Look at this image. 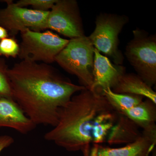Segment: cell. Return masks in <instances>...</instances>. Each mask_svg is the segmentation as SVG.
Listing matches in <instances>:
<instances>
[{
    "instance_id": "cell-15",
    "label": "cell",
    "mask_w": 156,
    "mask_h": 156,
    "mask_svg": "<svg viewBox=\"0 0 156 156\" xmlns=\"http://www.w3.org/2000/svg\"><path fill=\"white\" fill-rule=\"evenodd\" d=\"M102 94L119 113L122 111L136 106L142 102L144 98L139 95L115 93L110 88L103 90Z\"/></svg>"
},
{
    "instance_id": "cell-4",
    "label": "cell",
    "mask_w": 156,
    "mask_h": 156,
    "mask_svg": "<svg viewBox=\"0 0 156 156\" xmlns=\"http://www.w3.org/2000/svg\"><path fill=\"white\" fill-rule=\"evenodd\" d=\"M20 33L18 56L21 60L50 64L69 41L50 30L42 32L26 29Z\"/></svg>"
},
{
    "instance_id": "cell-9",
    "label": "cell",
    "mask_w": 156,
    "mask_h": 156,
    "mask_svg": "<svg viewBox=\"0 0 156 156\" xmlns=\"http://www.w3.org/2000/svg\"><path fill=\"white\" fill-rule=\"evenodd\" d=\"M125 73V67L113 64L108 58L94 49L93 83L91 90L102 94L103 90L113 89Z\"/></svg>"
},
{
    "instance_id": "cell-21",
    "label": "cell",
    "mask_w": 156,
    "mask_h": 156,
    "mask_svg": "<svg viewBox=\"0 0 156 156\" xmlns=\"http://www.w3.org/2000/svg\"><path fill=\"white\" fill-rule=\"evenodd\" d=\"M152 156H156V148H155L154 149L153 151L152 152Z\"/></svg>"
},
{
    "instance_id": "cell-5",
    "label": "cell",
    "mask_w": 156,
    "mask_h": 156,
    "mask_svg": "<svg viewBox=\"0 0 156 156\" xmlns=\"http://www.w3.org/2000/svg\"><path fill=\"white\" fill-rule=\"evenodd\" d=\"M126 46V56L137 74L151 87L156 83V37L136 28Z\"/></svg>"
},
{
    "instance_id": "cell-13",
    "label": "cell",
    "mask_w": 156,
    "mask_h": 156,
    "mask_svg": "<svg viewBox=\"0 0 156 156\" xmlns=\"http://www.w3.org/2000/svg\"><path fill=\"white\" fill-rule=\"evenodd\" d=\"M112 90L119 94L143 96L156 104V92L137 74L125 73Z\"/></svg>"
},
{
    "instance_id": "cell-20",
    "label": "cell",
    "mask_w": 156,
    "mask_h": 156,
    "mask_svg": "<svg viewBox=\"0 0 156 156\" xmlns=\"http://www.w3.org/2000/svg\"><path fill=\"white\" fill-rule=\"evenodd\" d=\"M9 36V33L8 31L2 27L0 26V41Z\"/></svg>"
},
{
    "instance_id": "cell-1",
    "label": "cell",
    "mask_w": 156,
    "mask_h": 156,
    "mask_svg": "<svg viewBox=\"0 0 156 156\" xmlns=\"http://www.w3.org/2000/svg\"><path fill=\"white\" fill-rule=\"evenodd\" d=\"M8 75L14 100L36 126H56L59 109L86 89L43 62L22 60L9 69Z\"/></svg>"
},
{
    "instance_id": "cell-8",
    "label": "cell",
    "mask_w": 156,
    "mask_h": 156,
    "mask_svg": "<svg viewBox=\"0 0 156 156\" xmlns=\"http://www.w3.org/2000/svg\"><path fill=\"white\" fill-rule=\"evenodd\" d=\"M7 7L0 9V26L12 37L26 29L41 32L45 30L49 11H41L17 6L13 1H4Z\"/></svg>"
},
{
    "instance_id": "cell-11",
    "label": "cell",
    "mask_w": 156,
    "mask_h": 156,
    "mask_svg": "<svg viewBox=\"0 0 156 156\" xmlns=\"http://www.w3.org/2000/svg\"><path fill=\"white\" fill-rule=\"evenodd\" d=\"M155 148L148 139L141 134L135 141L123 147L112 148L93 144L89 156H148Z\"/></svg>"
},
{
    "instance_id": "cell-10",
    "label": "cell",
    "mask_w": 156,
    "mask_h": 156,
    "mask_svg": "<svg viewBox=\"0 0 156 156\" xmlns=\"http://www.w3.org/2000/svg\"><path fill=\"white\" fill-rule=\"evenodd\" d=\"M36 126L14 99L0 98V128H12L20 134H26Z\"/></svg>"
},
{
    "instance_id": "cell-17",
    "label": "cell",
    "mask_w": 156,
    "mask_h": 156,
    "mask_svg": "<svg viewBox=\"0 0 156 156\" xmlns=\"http://www.w3.org/2000/svg\"><path fill=\"white\" fill-rule=\"evenodd\" d=\"M20 52V45L14 37H8L0 41V56L16 58Z\"/></svg>"
},
{
    "instance_id": "cell-16",
    "label": "cell",
    "mask_w": 156,
    "mask_h": 156,
    "mask_svg": "<svg viewBox=\"0 0 156 156\" xmlns=\"http://www.w3.org/2000/svg\"><path fill=\"white\" fill-rule=\"evenodd\" d=\"M9 69L5 59L0 58V98H5L14 99L8 75Z\"/></svg>"
},
{
    "instance_id": "cell-14",
    "label": "cell",
    "mask_w": 156,
    "mask_h": 156,
    "mask_svg": "<svg viewBox=\"0 0 156 156\" xmlns=\"http://www.w3.org/2000/svg\"><path fill=\"white\" fill-rule=\"evenodd\" d=\"M119 114L128 117L144 130L156 125V104L146 98L134 107Z\"/></svg>"
},
{
    "instance_id": "cell-19",
    "label": "cell",
    "mask_w": 156,
    "mask_h": 156,
    "mask_svg": "<svg viewBox=\"0 0 156 156\" xmlns=\"http://www.w3.org/2000/svg\"><path fill=\"white\" fill-rule=\"evenodd\" d=\"M14 142V138L9 135L0 136V154L4 149L12 145Z\"/></svg>"
},
{
    "instance_id": "cell-3",
    "label": "cell",
    "mask_w": 156,
    "mask_h": 156,
    "mask_svg": "<svg viewBox=\"0 0 156 156\" xmlns=\"http://www.w3.org/2000/svg\"><path fill=\"white\" fill-rule=\"evenodd\" d=\"M94 49L85 35L70 39L55 60L63 69L76 76L80 86L90 90L93 83Z\"/></svg>"
},
{
    "instance_id": "cell-2",
    "label": "cell",
    "mask_w": 156,
    "mask_h": 156,
    "mask_svg": "<svg viewBox=\"0 0 156 156\" xmlns=\"http://www.w3.org/2000/svg\"><path fill=\"white\" fill-rule=\"evenodd\" d=\"M114 110L103 94L84 89L59 109L57 124L44 138L69 151H80L89 156L93 129Z\"/></svg>"
},
{
    "instance_id": "cell-18",
    "label": "cell",
    "mask_w": 156,
    "mask_h": 156,
    "mask_svg": "<svg viewBox=\"0 0 156 156\" xmlns=\"http://www.w3.org/2000/svg\"><path fill=\"white\" fill-rule=\"evenodd\" d=\"M57 0H20L15 3L21 7L30 6L34 10L41 11H50Z\"/></svg>"
},
{
    "instance_id": "cell-12",
    "label": "cell",
    "mask_w": 156,
    "mask_h": 156,
    "mask_svg": "<svg viewBox=\"0 0 156 156\" xmlns=\"http://www.w3.org/2000/svg\"><path fill=\"white\" fill-rule=\"evenodd\" d=\"M139 128L128 117L119 114L116 122L109 133L106 141L110 145L127 144L134 142L142 134Z\"/></svg>"
},
{
    "instance_id": "cell-6",
    "label": "cell",
    "mask_w": 156,
    "mask_h": 156,
    "mask_svg": "<svg viewBox=\"0 0 156 156\" xmlns=\"http://www.w3.org/2000/svg\"><path fill=\"white\" fill-rule=\"evenodd\" d=\"M128 20L124 15L101 13L96 17L95 29L88 37L95 49L118 65L124 61L122 53L119 49V36Z\"/></svg>"
},
{
    "instance_id": "cell-7",
    "label": "cell",
    "mask_w": 156,
    "mask_h": 156,
    "mask_svg": "<svg viewBox=\"0 0 156 156\" xmlns=\"http://www.w3.org/2000/svg\"><path fill=\"white\" fill-rule=\"evenodd\" d=\"M45 30L55 31L70 39L85 35L77 2L57 0L49 11Z\"/></svg>"
}]
</instances>
